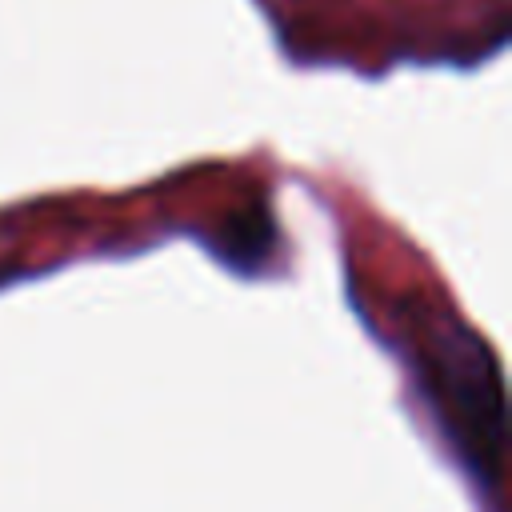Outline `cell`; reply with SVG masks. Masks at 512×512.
<instances>
[{"instance_id": "1", "label": "cell", "mask_w": 512, "mask_h": 512, "mask_svg": "<svg viewBox=\"0 0 512 512\" xmlns=\"http://www.w3.org/2000/svg\"><path fill=\"white\" fill-rule=\"evenodd\" d=\"M432 364L460 436L496 464L504 444V396L488 348L456 320H444L432 332Z\"/></svg>"}]
</instances>
